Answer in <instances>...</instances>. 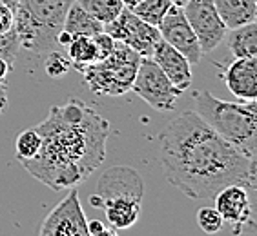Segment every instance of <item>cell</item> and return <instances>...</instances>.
I'll list each match as a JSON object with an SVG mask.
<instances>
[{
  "instance_id": "cell-30",
  "label": "cell",
  "mask_w": 257,
  "mask_h": 236,
  "mask_svg": "<svg viewBox=\"0 0 257 236\" xmlns=\"http://www.w3.org/2000/svg\"><path fill=\"white\" fill-rule=\"evenodd\" d=\"M246 189L257 191V162L252 158V169H250V176H248Z\"/></svg>"
},
{
  "instance_id": "cell-12",
  "label": "cell",
  "mask_w": 257,
  "mask_h": 236,
  "mask_svg": "<svg viewBox=\"0 0 257 236\" xmlns=\"http://www.w3.org/2000/svg\"><path fill=\"white\" fill-rule=\"evenodd\" d=\"M157 30L161 33V38L164 42H168L172 48H175L179 53H183L192 66L197 64L201 56L204 54L192 26L186 20L183 8L172 6L166 16L163 18V22L157 26Z\"/></svg>"
},
{
  "instance_id": "cell-22",
  "label": "cell",
  "mask_w": 257,
  "mask_h": 236,
  "mask_svg": "<svg viewBox=\"0 0 257 236\" xmlns=\"http://www.w3.org/2000/svg\"><path fill=\"white\" fill-rule=\"evenodd\" d=\"M40 142L42 138L37 133V129H26L17 136L15 140V152H17V160L19 162H24V160H30L33 158L40 149Z\"/></svg>"
},
{
  "instance_id": "cell-24",
  "label": "cell",
  "mask_w": 257,
  "mask_h": 236,
  "mask_svg": "<svg viewBox=\"0 0 257 236\" xmlns=\"http://www.w3.org/2000/svg\"><path fill=\"white\" fill-rule=\"evenodd\" d=\"M42 66H44L46 74L51 76V78H59V76L66 74L71 69V62H69L68 56H64L62 53L55 50L46 54V58L42 60Z\"/></svg>"
},
{
  "instance_id": "cell-35",
  "label": "cell",
  "mask_w": 257,
  "mask_h": 236,
  "mask_svg": "<svg viewBox=\"0 0 257 236\" xmlns=\"http://www.w3.org/2000/svg\"><path fill=\"white\" fill-rule=\"evenodd\" d=\"M255 6H257V0H255Z\"/></svg>"
},
{
  "instance_id": "cell-14",
  "label": "cell",
  "mask_w": 257,
  "mask_h": 236,
  "mask_svg": "<svg viewBox=\"0 0 257 236\" xmlns=\"http://www.w3.org/2000/svg\"><path fill=\"white\" fill-rule=\"evenodd\" d=\"M154 62L163 69V73L172 80V84L181 91H186L192 84V64H190L183 53H179L175 48L164 42L163 38L155 44L152 51Z\"/></svg>"
},
{
  "instance_id": "cell-11",
  "label": "cell",
  "mask_w": 257,
  "mask_h": 236,
  "mask_svg": "<svg viewBox=\"0 0 257 236\" xmlns=\"http://www.w3.org/2000/svg\"><path fill=\"white\" fill-rule=\"evenodd\" d=\"M39 236H89L88 220L75 187L69 189L68 196L60 200L44 218Z\"/></svg>"
},
{
  "instance_id": "cell-1",
  "label": "cell",
  "mask_w": 257,
  "mask_h": 236,
  "mask_svg": "<svg viewBox=\"0 0 257 236\" xmlns=\"http://www.w3.org/2000/svg\"><path fill=\"white\" fill-rule=\"evenodd\" d=\"M159 156L170 186L190 200H210L226 186L246 187L252 158L215 133L195 111L170 120L159 140Z\"/></svg>"
},
{
  "instance_id": "cell-5",
  "label": "cell",
  "mask_w": 257,
  "mask_h": 236,
  "mask_svg": "<svg viewBox=\"0 0 257 236\" xmlns=\"http://www.w3.org/2000/svg\"><path fill=\"white\" fill-rule=\"evenodd\" d=\"M141 54L135 53L122 42H115L113 51L91 66H86L80 73L84 82L95 94L100 96H122L132 91L137 74Z\"/></svg>"
},
{
  "instance_id": "cell-28",
  "label": "cell",
  "mask_w": 257,
  "mask_h": 236,
  "mask_svg": "<svg viewBox=\"0 0 257 236\" xmlns=\"http://www.w3.org/2000/svg\"><path fill=\"white\" fill-rule=\"evenodd\" d=\"M13 24H15V13L8 6L0 4V33H8L13 30Z\"/></svg>"
},
{
  "instance_id": "cell-32",
  "label": "cell",
  "mask_w": 257,
  "mask_h": 236,
  "mask_svg": "<svg viewBox=\"0 0 257 236\" xmlns=\"http://www.w3.org/2000/svg\"><path fill=\"white\" fill-rule=\"evenodd\" d=\"M0 4H4V6H8L13 13H15V10H17V4H19V0H0Z\"/></svg>"
},
{
  "instance_id": "cell-16",
  "label": "cell",
  "mask_w": 257,
  "mask_h": 236,
  "mask_svg": "<svg viewBox=\"0 0 257 236\" xmlns=\"http://www.w3.org/2000/svg\"><path fill=\"white\" fill-rule=\"evenodd\" d=\"M228 50L233 58H255L257 60V20L226 33Z\"/></svg>"
},
{
  "instance_id": "cell-17",
  "label": "cell",
  "mask_w": 257,
  "mask_h": 236,
  "mask_svg": "<svg viewBox=\"0 0 257 236\" xmlns=\"http://www.w3.org/2000/svg\"><path fill=\"white\" fill-rule=\"evenodd\" d=\"M62 30L71 36H95V34L102 33L104 26L89 13H86L77 0H73V4L69 6L68 13H66Z\"/></svg>"
},
{
  "instance_id": "cell-29",
  "label": "cell",
  "mask_w": 257,
  "mask_h": 236,
  "mask_svg": "<svg viewBox=\"0 0 257 236\" xmlns=\"http://www.w3.org/2000/svg\"><path fill=\"white\" fill-rule=\"evenodd\" d=\"M6 108H8V86L2 80L0 82V116L6 113Z\"/></svg>"
},
{
  "instance_id": "cell-3",
  "label": "cell",
  "mask_w": 257,
  "mask_h": 236,
  "mask_svg": "<svg viewBox=\"0 0 257 236\" xmlns=\"http://www.w3.org/2000/svg\"><path fill=\"white\" fill-rule=\"evenodd\" d=\"M193 111L241 154L257 156V102H226L197 91Z\"/></svg>"
},
{
  "instance_id": "cell-20",
  "label": "cell",
  "mask_w": 257,
  "mask_h": 236,
  "mask_svg": "<svg viewBox=\"0 0 257 236\" xmlns=\"http://www.w3.org/2000/svg\"><path fill=\"white\" fill-rule=\"evenodd\" d=\"M86 13L99 20L100 24L106 26L113 22L124 10V4L120 0H77Z\"/></svg>"
},
{
  "instance_id": "cell-25",
  "label": "cell",
  "mask_w": 257,
  "mask_h": 236,
  "mask_svg": "<svg viewBox=\"0 0 257 236\" xmlns=\"http://www.w3.org/2000/svg\"><path fill=\"white\" fill-rule=\"evenodd\" d=\"M19 51H20V42L15 28L10 30L8 33H0V58L13 66L17 56H19Z\"/></svg>"
},
{
  "instance_id": "cell-33",
  "label": "cell",
  "mask_w": 257,
  "mask_h": 236,
  "mask_svg": "<svg viewBox=\"0 0 257 236\" xmlns=\"http://www.w3.org/2000/svg\"><path fill=\"white\" fill-rule=\"evenodd\" d=\"M124 4V8H128V10H132V8H135V6L139 4V2H143V0H120Z\"/></svg>"
},
{
  "instance_id": "cell-23",
  "label": "cell",
  "mask_w": 257,
  "mask_h": 236,
  "mask_svg": "<svg viewBox=\"0 0 257 236\" xmlns=\"http://www.w3.org/2000/svg\"><path fill=\"white\" fill-rule=\"evenodd\" d=\"M197 224L206 234H215L223 229L224 220L215 207H201L197 211Z\"/></svg>"
},
{
  "instance_id": "cell-34",
  "label": "cell",
  "mask_w": 257,
  "mask_h": 236,
  "mask_svg": "<svg viewBox=\"0 0 257 236\" xmlns=\"http://www.w3.org/2000/svg\"><path fill=\"white\" fill-rule=\"evenodd\" d=\"M170 2H172L173 6H179V8H183V6L186 4L188 0H170Z\"/></svg>"
},
{
  "instance_id": "cell-4",
  "label": "cell",
  "mask_w": 257,
  "mask_h": 236,
  "mask_svg": "<svg viewBox=\"0 0 257 236\" xmlns=\"http://www.w3.org/2000/svg\"><path fill=\"white\" fill-rule=\"evenodd\" d=\"M73 0H19L15 28L20 50L33 62H42L57 48L66 13Z\"/></svg>"
},
{
  "instance_id": "cell-13",
  "label": "cell",
  "mask_w": 257,
  "mask_h": 236,
  "mask_svg": "<svg viewBox=\"0 0 257 236\" xmlns=\"http://www.w3.org/2000/svg\"><path fill=\"white\" fill-rule=\"evenodd\" d=\"M223 80L228 91L241 102H257V60L233 58L224 68Z\"/></svg>"
},
{
  "instance_id": "cell-6",
  "label": "cell",
  "mask_w": 257,
  "mask_h": 236,
  "mask_svg": "<svg viewBox=\"0 0 257 236\" xmlns=\"http://www.w3.org/2000/svg\"><path fill=\"white\" fill-rule=\"evenodd\" d=\"M213 202L224 224L232 226L233 234L257 232V191L233 184L221 189Z\"/></svg>"
},
{
  "instance_id": "cell-8",
  "label": "cell",
  "mask_w": 257,
  "mask_h": 236,
  "mask_svg": "<svg viewBox=\"0 0 257 236\" xmlns=\"http://www.w3.org/2000/svg\"><path fill=\"white\" fill-rule=\"evenodd\" d=\"M144 180L137 169L130 166H113L100 174L97 182V192L89 198V204L102 207L111 200H135L143 202Z\"/></svg>"
},
{
  "instance_id": "cell-7",
  "label": "cell",
  "mask_w": 257,
  "mask_h": 236,
  "mask_svg": "<svg viewBox=\"0 0 257 236\" xmlns=\"http://www.w3.org/2000/svg\"><path fill=\"white\" fill-rule=\"evenodd\" d=\"M132 91L157 111H172L183 91L172 84L152 56H143Z\"/></svg>"
},
{
  "instance_id": "cell-26",
  "label": "cell",
  "mask_w": 257,
  "mask_h": 236,
  "mask_svg": "<svg viewBox=\"0 0 257 236\" xmlns=\"http://www.w3.org/2000/svg\"><path fill=\"white\" fill-rule=\"evenodd\" d=\"M93 40H95V46H97V51H99V60L106 58V56L113 51L115 42H117V40H115L113 36H109L106 31H102V33H99V34H95Z\"/></svg>"
},
{
  "instance_id": "cell-19",
  "label": "cell",
  "mask_w": 257,
  "mask_h": 236,
  "mask_svg": "<svg viewBox=\"0 0 257 236\" xmlns=\"http://www.w3.org/2000/svg\"><path fill=\"white\" fill-rule=\"evenodd\" d=\"M66 48H68V58L71 62V68L79 71H82L86 66L99 62V51L93 36H73Z\"/></svg>"
},
{
  "instance_id": "cell-10",
  "label": "cell",
  "mask_w": 257,
  "mask_h": 236,
  "mask_svg": "<svg viewBox=\"0 0 257 236\" xmlns=\"http://www.w3.org/2000/svg\"><path fill=\"white\" fill-rule=\"evenodd\" d=\"M183 11L197 36L203 53H212L226 38L228 30L219 16L213 0H188L183 6Z\"/></svg>"
},
{
  "instance_id": "cell-2",
  "label": "cell",
  "mask_w": 257,
  "mask_h": 236,
  "mask_svg": "<svg viewBox=\"0 0 257 236\" xmlns=\"http://www.w3.org/2000/svg\"><path fill=\"white\" fill-rule=\"evenodd\" d=\"M35 129L42 138L40 149L20 164L53 191L79 186L106 158L108 120L79 98L53 106Z\"/></svg>"
},
{
  "instance_id": "cell-27",
  "label": "cell",
  "mask_w": 257,
  "mask_h": 236,
  "mask_svg": "<svg viewBox=\"0 0 257 236\" xmlns=\"http://www.w3.org/2000/svg\"><path fill=\"white\" fill-rule=\"evenodd\" d=\"M88 232H89V236H119L117 229L108 227L104 222H100V220L88 222Z\"/></svg>"
},
{
  "instance_id": "cell-31",
  "label": "cell",
  "mask_w": 257,
  "mask_h": 236,
  "mask_svg": "<svg viewBox=\"0 0 257 236\" xmlns=\"http://www.w3.org/2000/svg\"><path fill=\"white\" fill-rule=\"evenodd\" d=\"M11 69H13V66L11 64H8V62H6V60H2L0 58V82H2V80H6L8 78V74H10V71Z\"/></svg>"
},
{
  "instance_id": "cell-9",
  "label": "cell",
  "mask_w": 257,
  "mask_h": 236,
  "mask_svg": "<svg viewBox=\"0 0 257 236\" xmlns=\"http://www.w3.org/2000/svg\"><path fill=\"white\" fill-rule=\"evenodd\" d=\"M104 31L109 36H113L117 42H122L132 48L141 56H152L155 44L161 40V33L157 28L146 24L128 8H124L113 22L104 26Z\"/></svg>"
},
{
  "instance_id": "cell-21",
  "label": "cell",
  "mask_w": 257,
  "mask_h": 236,
  "mask_svg": "<svg viewBox=\"0 0 257 236\" xmlns=\"http://www.w3.org/2000/svg\"><path fill=\"white\" fill-rule=\"evenodd\" d=\"M172 6L173 4L170 0H143L135 8H132V11L141 20H144L146 24L157 28L163 22V18L166 16V13L170 11Z\"/></svg>"
},
{
  "instance_id": "cell-18",
  "label": "cell",
  "mask_w": 257,
  "mask_h": 236,
  "mask_svg": "<svg viewBox=\"0 0 257 236\" xmlns=\"http://www.w3.org/2000/svg\"><path fill=\"white\" fill-rule=\"evenodd\" d=\"M141 206L143 202H135V200H111L102 204V209L109 226L120 231V229H130L137 224L141 216Z\"/></svg>"
},
{
  "instance_id": "cell-15",
  "label": "cell",
  "mask_w": 257,
  "mask_h": 236,
  "mask_svg": "<svg viewBox=\"0 0 257 236\" xmlns=\"http://www.w3.org/2000/svg\"><path fill=\"white\" fill-rule=\"evenodd\" d=\"M226 30H235L257 20L255 0H213Z\"/></svg>"
}]
</instances>
